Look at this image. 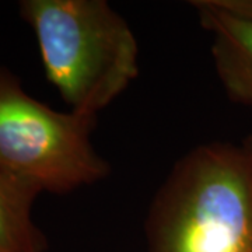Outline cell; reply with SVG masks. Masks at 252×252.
I'll list each match as a JSON object with an SVG mask.
<instances>
[{
  "label": "cell",
  "instance_id": "obj_6",
  "mask_svg": "<svg viewBox=\"0 0 252 252\" xmlns=\"http://www.w3.org/2000/svg\"><path fill=\"white\" fill-rule=\"evenodd\" d=\"M245 143L248 144V147H250V149H251V150H252V137H250V139H247V140H245Z\"/></svg>",
  "mask_w": 252,
  "mask_h": 252
},
{
  "label": "cell",
  "instance_id": "obj_4",
  "mask_svg": "<svg viewBox=\"0 0 252 252\" xmlns=\"http://www.w3.org/2000/svg\"><path fill=\"white\" fill-rule=\"evenodd\" d=\"M190 6L210 35L215 69L227 95L252 108V18L227 13L212 0H193Z\"/></svg>",
  "mask_w": 252,
  "mask_h": 252
},
{
  "label": "cell",
  "instance_id": "obj_1",
  "mask_svg": "<svg viewBox=\"0 0 252 252\" xmlns=\"http://www.w3.org/2000/svg\"><path fill=\"white\" fill-rule=\"evenodd\" d=\"M149 252H252V150L200 144L175 162L146 217Z\"/></svg>",
  "mask_w": 252,
  "mask_h": 252
},
{
  "label": "cell",
  "instance_id": "obj_2",
  "mask_svg": "<svg viewBox=\"0 0 252 252\" xmlns=\"http://www.w3.org/2000/svg\"><path fill=\"white\" fill-rule=\"evenodd\" d=\"M46 79L69 111L97 118L139 76L135 32L105 0H23Z\"/></svg>",
  "mask_w": 252,
  "mask_h": 252
},
{
  "label": "cell",
  "instance_id": "obj_5",
  "mask_svg": "<svg viewBox=\"0 0 252 252\" xmlns=\"http://www.w3.org/2000/svg\"><path fill=\"white\" fill-rule=\"evenodd\" d=\"M41 192L0 172V252H46V238L32 220Z\"/></svg>",
  "mask_w": 252,
  "mask_h": 252
},
{
  "label": "cell",
  "instance_id": "obj_3",
  "mask_svg": "<svg viewBox=\"0 0 252 252\" xmlns=\"http://www.w3.org/2000/svg\"><path fill=\"white\" fill-rule=\"evenodd\" d=\"M95 122L31 97L0 66V172L58 195L105 180L111 167L93 144Z\"/></svg>",
  "mask_w": 252,
  "mask_h": 252
}]
</instances>
